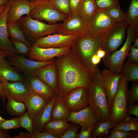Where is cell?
<instances>
[{"label": "cell", "mask_w": 138, "mask_h": 138, "mask_svg": "<svg viewBox=\"0 0 138 138\" xmlns=\"http://www.w3.org/2000/svg\"><path fill=\"white\" fill-rule=\"evenodd\" d=\"M68 53L60 56L56 63L58 74L57 95L62 98L76 87L88 89L94 80V73L86 67L79 58Z\"/></svg>", "instance_id": "1"}, {"label": "cell", "mask_w": 138, "mask_h": 138, "mask_svg": "<svg viewBox=\"0 0 138 138\" xmlns=\"http://www.w3.org/2000/svg\"><path fill=\"white\" fill-rule=\"evenodd\" d=\"M110 27L96 32L89 31L80 35L72 47L79 54V59L82 64L93 73L98 68L92 64L91 57L101 49L104 35Z\"/></svg>", "instance_id": "2"}, {"label": "cell", "mask_w": 138, "mask_h": 138, "mask_svg": "<svg viewBox=\"0 0 138 138\" xmlns=\"http://www.w3.org/2000/svg\"><path fill=\"white\" fill-rule=\"evenodd\" d=\"M87 91L88 105L99 121L103 122L109 119V108L100 71L98 68L94 72L93 82Z\"/></svg>", "instance_id": "3"}, {"label": "cell", "mask_w": 138, "mask_h": 138, "mask_svg": "<svg viewBox=\"0 0 138 138\" xmlns=\"http://www.w3.org/2000/svg\"><path fill=\"white\" fill-rule=\"evenodd\" d=\"M127 32V37L121 48L111 54H106L103 58L102 62L112 72L118 74H120L124 61L128 56L131 45L138 36V27L129 25Z\"/></svg>", "instance_id": "4"}, {"label": "cell", "mask_w": 138, "mask_h": 138, "mask_svg": "<svg viewBox=\"0 0 138 138\" xmlns=\"http://www.w3.org/2000/svg\"><path fill=\"white\" fill-rule=\"evenodd\" d=\"M19 27L27 37L36 40L45 36L58 33L61 23L51 25L32 18L30 15L17 20Z\"/></svg>", "instance_id": "5"}, {"label": "cell", "mask_w": 138, "mask_h": 138, "mask_svg": "<svg viewBox=\"0 0 138 138\" xmlns=\"http://www.w3.org/2000/svg\"><path fill=\"white\" fill-rule=\"evenodd\" d=\"M128 83L123 75L120 80L117 90L109 108V118L118 123L128 117L126 111L129 91Z\"/></svg>", "instance_id": "6"}, {"label": "cell", "mask_w": 138, "mask_h": 138, "mask_svg": "<svg viewBox=\"0 0 138 138\" xmlns=\"http://www.w3.org/2000/svg\"><path fill=\"white\" fill-rule=\"evenodd\" d=\"M130 25L127 20L116 22L107 31L103 38L101 49L106 54L116 50L122 44L125 37V31Z\"/></svg>", "instance_id": "7"}, {"label": "cell", "mask_w": 138, "mask_h": 138, "mask_svg": "<svg viewBox=\"0 0 138 138\" xmlns=\"http://www.w3.org/2000/svg\"><path fill=\"white\" fill-rule=\"evenodd\" d=\"M31 1L33 6L29 15L35 20L45 21L49 24L53 25L63 21L67 17L59 12L49 1Z\"/></svg>", "instance_id": "8"}, {"label": "cell", "mask_w": 138, "mask_h": 138, "mask_svg": "<svg viewBox=\"0 0 138 138\" xmlns=\"http://www.w3.org/2000/svg\"><path fill=\"white\" fill-rule=\"evenodd\" d=\"M80 35H64L57 33L38 38L34 43L43 48H60L68 46L72 47Z\"/></svg>", "instance_id": "9"}, {"label": "cell", "mask_w": 138, "mask_h": 138, "mask_svg": "<svg viewBox=\"0 0 138 138\" xmlns=\"http://www.w3.org/2000/svg\"><path fill=\"white\" fill-rule=\"evenodd\" d=\"M62 99L71 112L79 111L89 105L87 89L83 87L74 88Z\"/></svg>", "instance_id": "10"}, {"label": "cell", "mask_w": 138, "mask_h": 138, "mask_svg": "<svg viewBox=\"0 0 138 138\" xmlns=\"http://www.w3.org/2000/svg\"><path fill=\"white\" fill-rule=\"evenodd\" d=\"M25 76L22 82L30 93H36L49 101L57 95L49 86L31 73Z\"/></svg>", "instance_id": "11"}, {"label": "cell", "mask_w": 138, "mask_h": 138, "mask_svg": "<svg viewBox=\"0 0 138 138\" xmlns=\"http://www.w3.org/2000/svg\"><path fill=\"white\" fill-rule=\"evenodd\" d=\"M72 47L70 46L60 48H43L34 43L30 48L28 55L29 59L39 62H44L52 60L54 57H60L70 52Z\"/></svg>", "instance_id": "12"}, {"label": "cell", "mask_w": 138, "mask_h": 138, "mask_svg": "<svg viewBox=\"0 0 138 138\" xmlns=\"http://www.w3.org/2000/svg\"><path fill=\"white\" fill-rule=\"evenodd\" d=\"M87 25L78 13L71 14L63 21L58 33L64 35H82L89 32Z\"/></svg>", "instance_id": "13"}, {"label": "cell", "mask_w": 138, "mask_h": 138, "mask_svg": "<svg viewBox=\"0 0 138 138\" xmlns=\"http://www.w3.org/2000/svg\"><path fill=\"white\" fill-rule=\"evenodd\" d=\"M7 57L10 65L19 70L24 76L32 73L39 68L54 63L53 60L44 62H39L27 59L23 55L8 56Z\"/></svg>", "instance_id": "14"}, {"label": "cell", "mask_w": 138, "mask_h": 138, "mask_svg": "<svg viewBox=\"0 0 138 138\" xmlns=\"http://www.w3.org/2000/svg\"><path fill=\"white\" fill-rule=\"evenodd\" d=\"M100 74L109 108L117 90L120 80L123 75L106 68L100 71Z\"/></svg>", "instance_id": "15"}, {"label": "cell", "mask_w": 138, "mask_h": 138, "mask_svg": "<svg viewBox=\"0 0 138 138\" xmlns=\"http://www.w3.org/2000/svg\"><path fill=\"white\" fill-rule=\"evenodd\" d=\"M13 0H9L3 12L0 15V50L8 56L18 55L9 39L7 28V14Z\"/></svg>", "instance_id": "16"}, {"label": "cell", "mask_w": 138, "mask_h": 138, "mask_svg": "<svg viewBox=\"0 0 138 138\" xmlns=\"http://www.w3.org/2000/svg\"><path fill=\"white\" fill-rule=\"evenodd\" d=\"M1 83L5 98L7 100L12 99L24 102L30 93L21 82L4 81Z\"/></svg>", "instance_id": "17"}, {"label": "cell", "mask_w": 138, "mask_h": 138, "mask_svg": "<svg viewBox=\"0 0 138 138\" xmlns=\"http://www.w3.org/2000/svg\"><path fill=\"white\" fill-rule=\"evenodd\" d=\"M66 121L78 125L82 129H87L99 121L89 105L79 111L71 112Z\"/></svg>", "instance_id": "18"}, {"label": "cell", "mask_w": 138, "mask_h": 138, "mask_svg": "<svg viewBox=\"0 0 138 138\" xmlns=\"http://www.w3.org/2000/svg\"><path fill=\"white\" fill-rule=\"evenodd\" d=\"M116 22L104 9H97L93 15L89 26V31L96 32L107 29Z\"/></svg>", "instance_id": "19"}, {"label": "cell", "mask_w": 138, "mask_h": 138, "mask_svg": "<svg viewBox=\"0 0 138 138\" xmlns=\"http://www.w3.org/2000/svg\"><path fill=\"white\" fill-rule=\"evenodd\" d=\"M56 69V64L54 63L39 68L32 73L49 86L57 95L58 77Z\"/></svg>", "instance_id": "20"}, {"label": "cell", "mask_w": 138, "mask_h": 138, "mask_svg": "<svg viewBox=\"0 0 138 138\" xmlns=\"http://www.w3.org/2000/svg\"><path fill=\"white\" fill-rule=\"evenodd\" d=\"M33 6L29 0H13L7 14V23L18 20L25 15H29Z\"/></svg>", "instance_id": "21"}, {"label": "cell", "mask_w": 138, "mask_h": 138, "mask_svg": "<svg viewBox=\"0 0 138 138\" xmlns=\"http://www.w3.org/2000/svg\"><path fill=\"white\" fill-rule=\"evenodd\" d=\"M9 61H0V82L4 81L22 83L25 76L19 70L12 67Z\"/></svg>", "instance_id": "22"}, {"label": "cell", "mask_w": 138, "mask_h": 138, "mask_svg": "<svg viewBox=\"0 0 138 138\" xmlns=\"http://www.w3.org/2000/svg\"><path fill=\"white\" fill-rule=\"evenodd\" d=\"M49 101L36 93H30L25 100L29 115L34 120Z\"/></svg>", "instance_id": "23"}, {"label": "cell", "mask_w": 138, "mask_h": 138, "mask_svg": "<svg viewBox=\"0 0 138 138\" xmlns=\"http://www.w3.org/2000/svg\"><path fill=\"white\" fill-rule=\"evenodd\" d=\"M58 96V95H57L49 101L36 119L32 121L34 130L45 132L44 126L49 121L52 107Z\"/></svg>", "instance_id": "24"}, {"label": "cell", "mask_w": 138, "mask_h": 138, "mask_svg": "<svg viewBox=\"0 0 138 138\" xmlns=\"http://www.w3.org/2000/svg\"><path fill=\"white\" fill-rule=\"evenodd\" d=\"M70 113L62 98L58 96L52 107L49 121L66 120Z\"/></svg>", "instance_id": "25"}, {"label": "cell", "mask_w": 138, "mask_h": 138, "mask_svg": "<svg viewBox=\"0 0 138 138\" xmlns=\"http://www.w3.org/2000/svg\"><path fill=\"white\" fill-rule=\"evenodd\" d=\"M97 9L94 0H82L77 13L83 19L88 28L92 17Z\"/></svg>", "instance_id": "26"}, {"label": "cell", "mask_w": 138, "mask_h": 138, "mask_svg": "<svg viewBox=\"0 0 138 138\" xmlns=\"http://www.w3.org/2000/svg\"><path fill=\"white\" fill-rule=\"evenodd\" d=\"M72 124L66 120H54L48 122L44 127V131L48 132L59 138Z\"/></svg>", "instance_id": "27"}, {"label": "cell", "mask_w": 138, "mask_h": 138, "mask_svg": "<svg viewBox=\"0 0 138 138\" xmlns=\"http://www.w3.org/2000/svg\"><path fill=\"white\" fill-rule=\"evenodd\" d=\"M118 123L110 118L104 121H98L94 124L92 138H100L105 136L109 130L113 128Z\"/></svg>", "instance_id": "28"}, {"label": "cell", "mask_w": 138, "mask_h": 138, "mask_svg": "<svg viewBox=\"0 0 138 138\" xmlns=\"http://www.w3.org/2000/svg\"><path fill=\"white\" fill-rule=\"evenodd\" d=\"M7 28L8 37L11 39L21 41L29 47H31L32 45L26 39L23 31L18 26L17 20L7 23Z\"/></svg>", "instance_id": "29"}, {"label": "cell", "mask_w": 138, "mask_h": 138, "mask_svg": "<svg viewBox=\"0 0 138 138\" xmlns=\"http://www.w3.org/2000/svg\"><path fill=\"white\" fill-rule=\"evenodd\" d=\"M120 74L122 75L127 81H137L138 64L133 62L128 59L123 65Z\"/></svg>", "instance_id": "30"}, {"label": "cell", "mask_w": 138, "mask_h": 138, "mask_svg": "<svg viewBox=\"0 0 138 138\" xmlns=\"http://www.w3.org/2000/svg\"><path fill=\"white\" fill-rule=\"evenodd\" d=\"M6 109L9 114L11 116H19L24 114L26 106L22 102L15 101L12 99H8L6 105Z\"/></svg>", "instance_id": "31"}, {"label": "cell", "mask_w": 138, "mask_h": 138, "mask_svg": "<svg viewBox=\"0 0 138 138\" xmlns=\"http://www.w3.org/2000/svg\"><path fill=\"white\" fill-rule=\"evenodd\" d=\"M125 14L130 25L138 27V0H131Z\"/></svg>", "instance_id": "32"}, {"label": "cell", "mask_w": 138, "mask_h": 138, "mask_svg": "<svg viewBox=\"0 0 138 138\" xmlns=\"http://www.w3.org/2000/svg\"><path fill=\"white\" fill-rule=\"evenodd\" d=\"M113 128L126 131H138V118L128 116Z\"/></svg>", "instance_id": "33"}, {"label": "cell", "mask_w": 138, "mask_h": 138, "mask_svg": "<svg viewBox=\"0 0 138 138\" xmlns=\"http://www.w3.org/2000/svg\"><path fill=\"white\" fill-rule=\"evenodd\" d=\"M104 9L116 22L126 20L125 13L121 9L118 1L112 6Z\"/></svg>", "instance_id": "34"}, {"label": "cell", "mask_w": 138, "mask_h": 138, "mask_svg": "<svg viewBox=\"0 0 138 138\" xmlns=\"http://www.w3.org/2000/svg\"><path fill=\"white\" fill-rule=\"evenodd\" d=\"M59 12L67 16L71 14L69 0H51L49 1Z\"/></svg>", "instance_id": "35"}, {"label": "cell", "mask_w": 138, "mask_h": 138, "mask_svg": "<svg viewBox=\"0 0 138 138\" xmlns=\"http://www.w3.org/2000/svg\"><path fill=\"white\" fill-rule=\"evenodd\" d=\"M20 117H14L11 119L6 120L0 123V129L6 130L15 129L20 127Z\"/></svg>", "instance_id": "36"}, {"label": "cell", "mask_w": 138, "mask_h": 138, "mask_svg": "<svg viewBox=\"0 0 138 138\" xmlns=\"http://www.w3.org/2000/svg\"><path fill=\"white\" fill-rule=\"evenodd\" d=\"M138 102V83L137 81H133L128 91L127 105L134 104Z\"/></svg>", "instance_id": "37"}, {"label": "cell", "mask_w": 138, "mask_h": 138, "mask_svg": "<svg viewBox=\"0 0 138 138\" xmlns=\"http://www.w3.org/2000/svg\"><path fill=\"white\" fill-rule=\"evenodd\" d=\"M20 124V127L27 130L29 132L32 133L33 130L32 120L30 118L28 111L21 115Z\"/></svg>", "instance_id": "38"}, {"label": "cell", "mask_w": 138, "mask_h": 138, "mask_svg": "<svg viewBox=\"0 0 138 138\" xmlns=\"http://www.w3.org/2000/svg\"><path fill=\"white\" fill-rule=\"evenodd\" d=\"M134 131H126L112 128L106 135L105 138H130Z\"/></svg>", "instance_id": "39"}, {"label": "cell", "mask_w": 138, "mask_h": 138, "mask_svg": "<svg viewBox=\"0 0 138 138\" xmlns=\"http://www.w3.org/2000/svg\"><path fill=\"white\" fill-rule=\"evenodd\" d=\"M10 41L18 55L20 54H28L30 48L28 47L25 43L18 40L11 39Z\"/></svg>", "instance_id": "40"}, {"label": "cell", "mask_w": 138, "mask_h": 138, "mask_svg": "<svg viewBox=\"0 0 138 138\" xmlns=\"http://www.w3.org/2000/svg\"><path fill=\"white\" fill-rule=\"evenodd\" d=\"M80 127L77 124H72L59 138H76L77 132Z\"/></svg>", "instance_id": "41"}, {"label": "cell", "mask_w": 138, "mask_h": 138, "mask_svg": "<svg viewBox=\"0 0 138 138\" xmlns=\"http://www.w3.org/2000/svg\"><path fill=\"white\" fill-rule=\"evenodd\" d=\"M97 9H105L112 6L118 0H94Z\"/></svg>", "instance_id": "42"}, {"label": "cell", "mask_w": 138, "mask_h": 138, "mask_svg": "<svg viewBox=\"0 0 138 138\" xmlns=\"http://www.w3.org/2000/svg\"><path fill=\"white\" fill-rule=\"evenodd\" d=\"M94 124L87 129H81L80 132L77 134L76 138H92V132Z\"/></svg>", "instance_id": "43"}, {"label": "cell", "mask_w": 138, "mask_h": 138, "mask_svg": "<svg viewBox=\"0 0 138 138\" xmlns=\"http://www.w3.org/2000/svg\"><path fill=\"white\" fill-rule=\"evenodd\" d=\"M128 59L131 62L138 64V48L131 46L128 56Z\"/></svg>", "instance_id": "44"}, {"label": "cell", "mask_w": 138, "mask_h": 138, "mask_svg": "<svg viewBox=\"0 0 138 138\" xmlns=\"http://www.w3.org/2000/svg\"><path fill=\"white\" fill-rule=\"evenodd\" d=\"M82 0H69L71 14H77L79 6Z\"/></svg>", "instance_id": "45"}, {"label": "cell", "mask_w": 138, "mask_h": 138, "mask_svg": "<svg viewBox=\"0 0 138 138\" xmlns=\"http://www.w3.org/2000/svg\"><path fill=\"white\" fill-rule=\"evenodd\" d=\"M126 111L128 116L133 114L138 118V104L127 106Z\"/></svg>", "instance_id": "46"}, {"label": "cell", "mask_w": 138, "mask_h": 138, "mask_svg": "<svg viewBox=\"0 0 138 138\" xmlns=\"http://www.w3.org/2000/svg\"><path fill=\"white\" fill-rule=\"evenodd\" d=\"M101 59L96 54H94L91 57V61L93 65L94 66L98 67L99 63L101 61Z\"/></svg>", "instance_id": "47"}, {"label": "cell", "mask_w": 138, "mask_h": 138, "mask_svg": "<svg viewBox=\"0 0 138 138\" xmlns=\"http://www.w3.org/2000/svg\"><path fill=\"white\" fill-rule=\"evenodd\" d=\"M10 134L7 130L0 129V138H11Z\"/></svg>", "instance_id": "48"}, {"label": "cell", "mask_w": 138, "mask_h": 138, "mask_svg": "<svg viewBox=\"0 0 138 138\" xmlns=\"http://www.w3.org/2000/svg\"><path fill=\"white\" fill-rule=\"evenodd\" d=\"M0 97L1 98L3 103L4 105L5 99H6L1 84L0 82Z\"/></svg>", "instance_id": "49"}, {"label": "cell", "mask_w": 138, "mask_h": 138, "mask_svg": "<svg viewBox=\"0 0 138 138\" xmlns=\"http://www.w3.org/2000/svg\"><path fill=\"white\" fill-rule=\"evenodd\" d=\"M96 54L101 59L104 57L105 56L106 54V52L103 50L100 49L97 51Z\"/></svg>", "instance_id": "50"}, {"label": "cell", "mask_w": 138, "mask_h": 138, "mask_svg": "<svg viewBox=\"0 0 138 138\" xmlns=\"http://www.w3.org/2000/svg\"><path fill=\"white\" fill-rule=\"evenodd\" d=\"M8 56L5 53L0 50V61L5 59Z\"/></svg>", "instance_id": "51"}, {"label": "cell", "mask_w": 138, "mask_h": 138, "mask_svg": "<svg viewBox=\"0 0 138 138\" xmlns=\"http://www.w3.org/2000/svg\"><path fill=\"white\" fill-rule=\"evenodd\" d=\"M133 41L134 44L132 46L134 48H138V36L136 37Z\"/></svg>", "instance_id": "52"}, {"label": "cell", "mask_w": 138, "mask_h": 138, "mask_svg": "<svg viewBox=\"0 0 138 138\" xmlns=\"http://www.w3.org/2000/svg\"><path fill=\"white\" fill-rule=\"evenodd\" d=\"M9 0H0V6L6 5L9 3Z\"/></svg>", "instance_id": "53"}, {"label": "cell", "mask_w": 138, "mask_h": 138, "mask_svg": "<svg viewBox=\"0 0 138 138\" xmlns=\"http://www.w3.org/2000/svg\"><path fill=\"white\" fill-rule=\"evenodd\" d=\"M138 131H134L131 135L130 138H138Z\"/></svg>", "instance_id": "54"}, {"label": "cell", "mask_w": 138, "mask_h": 138, "mask_svg": "<svg viewBox=\"0 0 138 138\" xmlns=\"http://www.w3.org/2000/svg\"><path fill=\"white\" fill-rule=\"evenodd\" d=\"M6 5H2L0 6V15L5 10Z\"/></svg>", "instance_id": "55"}, {"label": "cell", "mask_w": 138, "mask_h": 138, "mask_svg": "<svg viewBox=\"0 0 138 138\" xmlns=\"http://www.w3.org/2000/svg\"><path fill=\"white\" fill-rule=\"evenodd\" d=\"M6 120L0 116V123L3 122Z\"/></svg>", "instance_id": "56"}, {"label": "cell", "mask_w": 138, "mask_h": 138, "mask_svg": "<svg viewBox=\"0 0 138 138\" xmlns=\"http://www.w3.org/2000/svg\"><path fill=\"white\" fill-rule=\"evenodd\" d=\"M51 0H36V1L38 2H46L49 1Z\"/></svg>", "instance_id": "57"}, {"label": "cell", "mask_w": 138, "mask_h": 138, "mask_svg": "<svg viewBox=\"0 0 138 138\" xmlns=\"http://www.w3.org/2000/svg\"><path fill=\"white\" fill-rule=\"evenodd\" d=\"M29 0L31 1H35L36 0Z\"/></svg>", "instance_id": "58"}]
</instances>
